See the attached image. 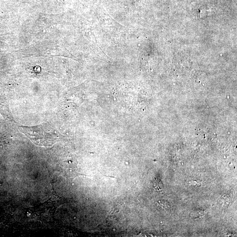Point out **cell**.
Masks as SVG:
<instances>
[{
  "label": "cell",
  "mask_w": 237,
  "mask_h": 237,
  "mask_svg": "<svg viewBox=\"0 0 237 237\" xmlns=\"http://www.w3.org/2000/svg\"><path fill=\"white\" fill-rule=\"evenodd\" d=\"M19 129L33 142L40 145H50L55 140V131L44 124L30 127L20 126Z\"/></svg>",
  "instance_id": "cell-1"
}]
</instances>
